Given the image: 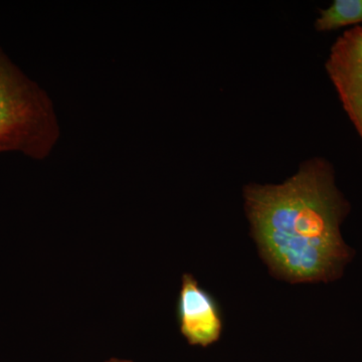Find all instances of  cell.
Segmentation results:
<instances>
[{"mask_svg": "<svg viewBox=\"0 0 362 362\" xmlns=\"http://www.w3.org/2000/svg\"><path fill=\"white\" fill-rule=\"evenodd\" d=\"M244 197L252 238L277 277L315 283L341 276L352 257L340 232L350 206L329 161L309 159L281 185H247Z\"/></svg>", "mask_w": 362, "mask_h": 362, "instance_id": "obj_1", "label": "cell"}, {"mask_svg": "<svg viewBox=\"0 0 362 362\" xmlns=\"http://www.w3.org/2000/svg\"><path fill=\"white\" fill-rule=\"evenodd\" d=\"M58 135L47 95L0 54V152L20 150L40 158Z\"/></svg>", "mask_w": 362, "mask_h": 362, "instance_id": "obj_2", "label": "cell"}, {"mask_svg": "<svg viewBox=\"0 0 362 362\" xmlns=\"http://www.w3.org/2000/svg\"><path fill=\"white\" fill-rule=\"evenodd\" d=\"M326 71L362 140V25L338 37L331 47Z\"/></svg>", "mask_w": 362, "mask_h": 362, "instance_id": "obj_3", "label": "cell"}, {"mask_svg": "<svg viewBox=\"0 0 362 362\" xmlns=\"http://www.w3.org/2000/svg\"><path fill=\"white\" fill-rule=\"evenodd\" d=\"M178 320L181 333L192 345L209 346L218 341L223 332V316L218 302L189 274L182 277Z\"/></svg>", "mask_w": 362, "mask_h": 362, "instance_id": "obj_4", "label": "cell"}, {"mask_svg": "<svg viewBox=\"0 0 362 362\" xmlns=\"http://www.w3.org/2000/svg\"><path fill=\"white\" fill-rule=\"evenodd\" d=\"M362 23V0H335L322 9L315 21L318 32H332L345 26Z\"/></svg>", "mask_w": 362, "mask_h": 362, "instance_id": "obj_5", "label": "cell"}, {"mask_svg": "<svg viewBox=\"0 0 362 362\" xmlns=\"http://www.w3.org/2000/svg\"><path fill=\"white\" fill-rule=\"evenodd\" d=\"M106 362H132L130 361H121V359L112 358L110 361Z\"/></svg>", "mask_w": 362, "mask_h": 362, "instance_id": "obj_6", "label": "cell"}]
</instances>
